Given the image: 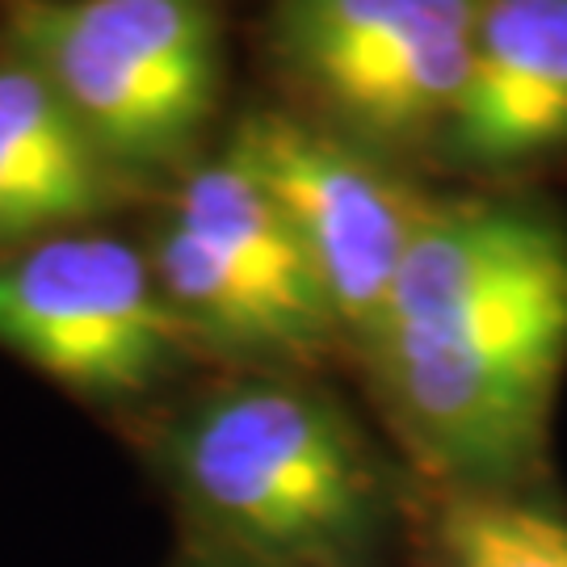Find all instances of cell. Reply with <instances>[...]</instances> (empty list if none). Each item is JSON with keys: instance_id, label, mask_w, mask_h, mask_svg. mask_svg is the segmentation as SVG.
I'll return each instance as SVG.
<instances>
[{"instance_id": "1", "label": "cell", "mask_w": 567, "mask_h": 567, "mask_svg": "<svg viewBox=\"0 0 567 567\" xmlns=\"http://www.w3.org/2000/svg\"><path fill=\"white\" fill-rule=\"evenodd\" d=\"M365 362L450 492H522L567 370V224L517 194L429 203Z\"/></svg>"}, {"instance_id": "2", "label": "cell", "mask_w": 567, "mask_h": 567, "mask_svg": "<svg viewBox=\"0 0 567 567\" xmlns=\"http://www.w3.org/2000/svg\"><path fill=\"white\" fill-rule=\"evenodd\" d=\"M164 466L182 505L240 559L353 567L386 529V484L337 400L244 379L189 404Z\"/></svg>"}, {"instance_id": "3", "label": "cell", "mask_w": 567, "mask_h": 567, "mask_svg": "<svg viewBox=\"0 0 567 567\" xmlns=\"http://www.w3.org/2000/svg\"><path fill=\"white\" fill-rule=\"evenodd\" d=\"M4 34L118 173L173 168L219 114L210 0H13Z\"/></svg>"}, {"instance_id": "4", "label": "cell", "mask_w": 567, "mask_h": 567, "mask_svg": "<svg viewBox=\"0 0 567 567\" xmlns=\"http://www.w3.org/2000/svg\"><path fill=\"white\" fill-rule=\"evenodd\" d=\"M484 0H274L269 51L328 131L370 152L442 140Z\"/></svg>"}, {"instance_id": "5", "label": "cell", "mask_w": 567, "mask_h": 567, "mask_svg": "<svg viewBox=\"0 0 567 567\" xmlns=\"http://www.w3.org/2000/svg\"><path fill=\"white\" fill-rule=\"evenodd\" d=\"M227 156L278 203L303 244L337 332L370 358L386 299L433 198H421L362 143L261 110L231 131Z\"/></svg>"}, {"instance_id": "6", "label": "cell", "mask_w": 567, "mask_h": 567, "mask_svg": "<svg viewBox=\"0 0 567 567\" xmlns=\"http://www.w3.org/2000/svg\"><path fill=\"white\" fill-rule=\"evenodd\" d=\"M185 337L152 261L114 236L63 231L0 257V349L76 395H143Z\"/></svg>"}, {"instance_id": "7", "label": "cell", "mask_w": 567, "mask_h": 567, "mask_svg": "<svg viewBox=\"0 0 567 567\" xmlns=\"http://www.w3.org/2000/svg\"><path fill=\"white\" fill-rule=\"evenodd\" d=\"M437 152L484 182L567 161V0H484Z\"/></svg>"}, {"instance_id": "8", "label": "cell", "mask_w": 567, "mask_h": 567, "mask_svg": "<svg viewBox=\"0 0 567 567\" xmlns=\"http://www.w3.org/2000/svg\"><path fill=\"white\" fill-rule=\"evenodd\" d=\"M118 177L30 63H0V252L97 219Z\"/></svg>"}, {"instance_id": "9", "label": "cell", "mask_w": 567, "mask_h": 567, "mask_svg": "<svg viewBox=\"0 0 567 567\" xmlns=\"http://www.w3.org/2000/svg\"><path fill=\"white\" fill-rule=\"evenodd\" d=\"M147 261L185 332L219 349L252 358H311L337 337L332 328L278 303L177 215L161 224Z\"/></svg>"}, {"instance_id": "10", "label": "cell", "mask_w": 567, "mask_h": 567, "mask_svg": "<svg viewBox=\"0 0 567 567\" xmlns=\"http://www.w3.org/2000/svg\"><path fill=\"white\" fill-rule=\"evenodd\" d=\"M168 215H177L203 240L215 244L227 261L240 265L278 303L337 332V320L320 295V282L311 274V261H307L295 227L286 224L278 203L252 182V173H244L227 152L219 161L198 164L185 177Z\"/></svg>"}, {"instance_id": "11", "label": "cell", "mask_w": 567, "mask_h": 567, "mask_svg": "<svg viewBox=\"0 0 567 567\" xmlns=\"http://www.w3.org/2000/svg\"><path fill=\"white\" fill-rule=\"evenodd\" d=\"M433 543L437 567H567V517L526 487L450 492Z\"/></svg>"}, {"instance_id": "12", "label": "cell", "mask_w": 567, "mask_h": 567, "mask_svg": "<svg viewBox=\"0 0 567 567\" xmlns=\"http://www.w3.org/2000/svg\"><path fill=\"white\" fill-rule=\"evenodd\" d=\"M203 567H303V564H265V559H236V564H203Z\"/></svg>"}]
</instances>
